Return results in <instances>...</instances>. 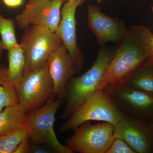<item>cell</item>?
Instances as JSON below:
<instances>
[{
	"instance_id": "cell-4",
	"label": "cell",
	"mask_w": 153,
	"mask_h": 153,
	"mask_svg": "<svg viewBox=\"0 0 153 153\" xmlns=\"http://www.w3.org/2000/svg\"><path fill=\"white\" fill-rule=\"evenodd\" d=\"M123 114L103 90L94 91L60 127V132L74 130L81 124L91 120L109 123L114 126Z\"/></svg>"
},
{
	"instance_id": "cell-5",
	"label": "cell",
	"mask_w": 153,
	"mask_h": 153,
	"mask_svg": "<svg viewBox=\"0 0 153 153\" xmlns=\"http://www.w3.org/2000/svg\"><path fill=\"white\" fill-rule=\"evenodd\" d=\"M62 102L54 96L38 110L27 115L31 144L45 145L58 153H74L60 143L54 130L55 116Z\"/></svg>"
},
{
	"instance_id": "cell-3",
	"label": "cell",
	"mask_w": 153,
	"mask_h": 153,
	"mask_svg": "<svg viewBox=\"0 0 153 153\" xmlns=\"http://www.w3.org/2000/svg\"><path fill=\"white\" fill-rule=\"evenodd\" d=\"M24 30L19 44L25 55L24 75L44 66L62 42L57 33L44 27L32 25Z\"/></svg>"
},
{
	"instance_id": "cell-29",
	"label": "cell",
	"mask_w": 153,
	"mask_h": 153,
	"mask_svg": "<svg viewBox=\"0 0 153 153\" xmlns=\"http://www.w3.org/2000/svg\"><path fill=\"white\" fill-rule=\"evenodd\" d=\"M102 0H98V2H100V1H102Z\"/></svg>"
},
{
	"instance_id": "cell-12",
	"label": "cell",
	"mask_w": 153,
	"mask_h": 153,
	"mask_svg": "<svg viewBox=\"0 0 153 153\" xmlns=\"http://www.w3.org/2000/svg\"><path fill=\"white\" fill-rule=\"evenodd\" d=\"M48 65L54 85V95L63 102L66 100L67 83L77 72L72 58L63 43L52 52Z\"/></svg>"
},
{
	"instance_id": "cell-11",
	"label": "cell",
	"mask_w": 153,
	"mask_h": 153,
	"mask_svg": "<svg viewBox=\"0 0 153 153\" xmlns=\"http://www.w3.org/2000/svg\"><path fill=\"white\" fill-rule=\"evenodd\" d=\"M85 0H71L64 3L56 33L66 47L78 72L84 63V59L76 42L75 13Z\"/></svg>"
},
{
	"instance_id": "cell-20",
	"label": "cell",
	"mask_w": 153,
	"mask_h": 153,
	"mask_svg": "<svg viewBox=\"0 0 153 153\" xmlns=\"http://www.w3.org/2000/svg\"><path fill=\"white\" fill-rule=\"evenodd\" d=\"M106 153H136L123 140L114 138Z\"/></svg>"
},
{
	"instance_id": "cell-24",
	"label": "cell",
	"mask_w": 153,
	"mask_h": 153,
	"mask_svg": "<svg viewBox=\"0 0 153 153\" xmlns=\"http://www.w3.org/2000/svg\"><path fill=\"white\" fill-rule=\"evenodd\" d=\"M2 47L1 43V41L0 40V66H1V57L2 52Z\"/></svg>"
},
{
	"instance_id": "cell-22",
	"label": "cell",
	"mask_w": 153,
	"mask_h": 153,
	"mask_svg": "<svg viewBox=\"0 0 153 153\" xmlns=\"http://www.w3.org/2000/svg\"><path fill=\"white\" fill-rule=\"evenodd\" d=\"M43 145H36L31 144L30 145L29 153H49L45 148L42 146Z\"/></svg>"
},
{
	"instance_id": "cell-2",
	"label": "cell",
	"mask_w": 153,
	"mask_h": 153,
	"mask_svg": "<svg viewBox=\"0 0 153 153\" xmlns=\"http://www.w3.org/2000/svg\"><path fill=\"white\" fill-rule=\"evenodd\" d=\"M114 54V51L102 47L86 72L69 79L66 86V106L60 118L68 119L93 92L102 90L105 76Z\"/></svg>"
},
{
	"instance_id": "cell-15",
	"label": "cell",
	"mask_w": 153,
	"mask_h": 153,
	"mask_svg": "<svg viewBox=\"0 0 153 153\" xmlns=\"http://www.w3.org/2000/svg\"><path fill=\"white\" fill-rule=\"evenodd\" d=\"M122 83L153 94V58L138 68Z\"/></svg>"
},
{
	"instance_id": "cell-13",
	"label": "cell",
	"mask_w": 153,
	"mask_h": 153,
	"mask_svg": "<svg viewBox=\"0 0 153 153\" xmlns=\"http://www.w3.org/2000/svg\"><path fill=\"white\" fill-rule=\"evenodd\" d=\"M88 23L101 46L108 42L117 43L127 30L120 19L108 16L102 13L99 7L92 5L88 6Z\"/></svg>"
},
{
	"instance_id": "cell-16",
	"label": "cell",
	"mask_w": 153,
	"mask_h": 153,
	"mask_svg": "<svg viewBox=\"0 0 153 153\" xmlns=\"http://www.w3.org/2000/svg\"><path fill=\"white\" fill-rule=\"evenodd\" d=\"M7 57L9 79L18 88L24 76L25 66V54L20 44L8 50Z\"/></svg>"
},
{
	"instance_id": "cell-21",
	"label": "cell",
	"mask_w": 153,
	"mask_h": 153,
	"mask_svg": "<svg viewBox=\"0 0 153 153\" xmlns=\"http://www.w3.org/2000/svg\"><path fill=\"white\" fill-rule=\"evenodd\" d=\"M31 143L30 139L23 140L18 146L14 153H28L30 152Z\"/></svg>"
},
{
	"instance_id": "cell-6",
	"label": "cell",
	"mask_w": 153,
	"mask_h": 153,
	"mask_svg": "<svg viewBox=\"0 0 153 153\" xmlns=\"http://www.w3.org/2000/svg\"><path fill=\"white\" fill-rule=\"evenodd\" d=\"M18 94L19 105L27 115L38 110L55 96L48 62L38 70L24 75Z\"/></svg>"
},
{
	"instance_id": "cell-14",
	"label": "cell",
	"mask_w": 153,
	"mask_h": 153,
	"mask_svg": "<svg viewBox=\"0 0 153 153\" xmlns=\"http://www.w3.org/2000/svg\"><path fill=\"white\" fill-rule=\"evenodd\" d=\"M27 126V115L19 105L7 107L0 113V136Z\"/></svg>"
},
{
	"instance_id": "cell-8",
	"label": "cell",
	"mask_w": 153,
	"mask_h": 153,
	"mask_svg": "<svg viewBox=\"0 0 153 153\" xmlns=\"http://www.w3.org/2000/svg\"><path fill=\"white\" fill-rule=\"evenodd\" d=\"M74 130L65 143L74 152L106 153L114 139V126L109 123L92 125L86 121Z\"/></svg>"
},
{
	"instance_id": "cell-17",
	"label": "cell",
	"mask_w": 153,
	"mask_h": 153,
	"mask_svg": "<svg viewBox=\"0 0 153 153\" xmlns=\"http://www.w3.org/2000/svg\"><path fill=\"white\" fill-rule=\"evenodd\" d=\"M19 105L18 88L9 79L7 68L0 66V113L7 107Z\"/></svg>"
},
{
	"instance_id": "cell-7",
	"label": "cell",
	"mask_w": 153,
	"mask_h": 153,
	"mask_svg": "<svg viewBox=\"0 0 153 153\" xmlns=\"http://www.w3.org/2000/svg\"><path fill=\"white\" fill-rule=\"evenodd\" d=\"M102 90L123 114L153 123V94L122 83L109 84Z\"/></svg>"
},
{
	"instance_id": "cell-18",
	"label": "cell",
	"mask_w": 153,
	"mask_h": 153,
	"mask_svg": "<svg viewBox=\"0 0 153 153\" xmlns=\"http://www.w3.org/2000/svg\"><path fill=\"white\" fill-rule=\"evenodd\" d=\"M30 129L26 126L0 136V153H14L19 144L29 138Z\"/></svg>"
},
{
	"instance_id": "cell-1",
	"label": "cell",
	"mask_w": 153,
	"mask_h": 153,
	"mask_svg": "<svg viewBox=\"0 0 153 153\" xmlns=\"http://www.w3.org/2000/svg\"><path fill=\"white\" fill-rule=\"evenodd\" d=\"M153 34L143 25L132 26L118 45L107 70L102 89L126 81L138 68L153 58Z\"/></svg>"
},
{
	"instance_id": "cell-28",
	"label": "cell",
	"mask_w": 153,
	"mask_h": 153,
	"mask_svg": "<svg viewBox=\"0 0 153 153\" xmlns=\"http://www.w3.org/2000/svg\"><path fill=\"white\" fill-rule=\"evenodd\" d=\"M152 46L153 49V37L152 39Z\"/></svg>"
},
{
	"instance_id": "cell-25",
	"label": "cell",
	"mask_w": 153,
	"mask_h": 153,
	"mask_svg": "<svg viewBox=\"0 0 153 153\" xmlns=\"http://www.w3.org/2000/svg\"><path fill=\"white\" fill-rule=\"evenodd\" d=\"M39 1H40V0H29L28 4H32V3L36 2Z\"/></svg>"
},
{
	"instance_id": "cell-10",
	"label": "cell",
	"mask_w": 153,
	"mask_h": 153,
	"mask_svg": "<svg viewBox=\"0 0 153 153\" xmlns=\"http://www.w3.org/2000/svg\"><path fill=\"white\" fill-rule=\"evenodd\" d=\"M62 0H40L26 5L15 18L19 27L24 30L32 25L41 26L56 33L61 18Z\"/></svg>"
},
{
	"instance_id": "cell-27",
	"label": "cell",
	"mask_w": 153,
	"mask_h": 153,
	"mask_svg": "<svg viewBox=\"0 0 153 153\" xmlns=\"http://www.w3.org/2000/svg\"><path fill=\"white\" fill-rule=\"evenodd\" d=\"M151 9H152V12L153 14V5L152 6H151Z\"/></svg>"
},
{
	"instance_id": "cell-19",
	"label": "cell",
	"mask_w": 153,
	"mask_h": 153,
	"mask_svg": "<svg viewBox=\"0 0 153 153\" xmlns=\"http://www.w3.org/2000/svg\"><path fill=\"white\" fill-rule=\"evenodd\" d=\"M0 36L3 50H8L19 44L15 33V22L13 19L4 18L1 13Z\"/></svg>"
},
{
	"instance_id": "cell-9",
	"label": "cell",
	"mask_w": 153,
	"mask_h": 153,
	"mask_svg": "<svg viewBox=\"0 0 153 153\" xmlns=\"http://www.w3.org/2000/svg\"><path fill=\"white\" fill-rule=\"evenodd\" d=\"M114 137L123 140L136 153H153V123L123 115L114 126Z\"/></svg>"
},
{
	"instance_id": "cell-26",
	"label": "cell",
	"mask_w": 153,
	"mask_h": 153,
	"mask_svg": "<svg viewBox=\"0 0 153 153\" xmlns=\"http://www.w3.org/2000/svg\"><path fill=\"white\" fill-rule=\"evenodd\" d=\"M62 1H63V3H65L66 2L68 1H71V0H62Z\"/></svg>"
},
{
	"instance_id": "cell-23",
	"label": "cell",
	"mask_w": 153,
	"mask_h": 153,
	"mask_svg": "<svg viewBox=\"0 0 153 153\" xmlns=\"http://www.w3.org/2000/svg\"><path fill=\"white\" fill-rule=\"evenodd\" d=\"M3 1L7 7L13 8L22 5L23 0H3Z\"/></svg>"
}]
</instances>
